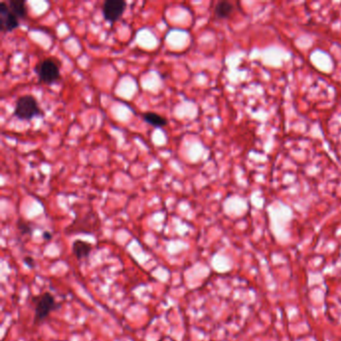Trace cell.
Instances as JSON below:
<instances>
[{
  "instance_id": "9",
  "label": "cell",
  "mask_w": 341,
  "mask_h": 341,
  "mask_svg": "<svg viewBox=\"0 0 341 341\" xmlns=\"http://www.w3.org/2000/svg\"><path fill=\"white\" fill-rule=\"evenodd\" d=\"M143 118L147 124L156 128H162L167 125V119L162 115L155 112H144Z\"/></svg>"
},
{
  "instance_id": "5",
  "label": "cell",
  "mask_w": 341,
  "mask_h": 341,
  "mask_svg": "<svg viewBox=\"0 0 341 341\" xmlns=\"http://www.w3.org/2000/svg\"><path fill=\"white\" fill-rule=\"evenodd\" d=\"M127 3L122 0H106L102 4V14L106 21L114 23L118 21L126 10Z\"/></svg>"
},
{
  "instance_id": "13",
  "label": "cell",
  "mask_w": 341,
  "mask_h": 341,
  "mask_svg": "<svg viewBox=\"0 0 341 341\" xmlns=\"http://www.w3.org/2000/svg\"><path fill=\"white\" fill-rule=\"evenodd\" d=\"M43 238L46 241H49L52 238V234L50 232H48V231H45V232H43Z\"/></svg>"
},
{
  "instance_id": "2",
  "label": "cell",
  "mask_w": 341,
  "mask_h": 341,
  "mask_svg": "<svg viewBox=\"0 0 341 341\" xmlns=\"http://www.w3.org/2000/svg\"><path fill=\"white\" fill-rule=\"evenodd\" d=\"M101 226V221L98 217V214L92 209L87 210L82 214H76L75 219L72 223L65 228V234H94Z\"/></svg>"
},
{
  "instance_id": "7",
  "label": "cell",
  "mask_w": 341,
  "mask_h": 341,
  "mask_svg": "<svg viewBox=\"0 0 341 341\" xmlns=\"http://www.w3.org/2000/svg\"><path fill=\"white\" fill-rule=\"evenodd\" d=\"M92 244L81 240V239H76L73 241L72 243V254L74 257L78 260V261H82L84 259H87L91 251H92Z\"/></svg>"
},
{
  "instance_id": "8",
  "label": "cell",
  "mask_w": 341,
  "mask_h": 341,
  "mask_svg": "<svg viewBox=\"0 0 341 341\" xmlns=\"http://www.w3.org/2000/svg\"><path fill=\"white\" fill-rule=\"evenodd\" d=\"M10 10L18 17V19H24L29 16L27 4L23 0H10L8 2Z\"/></svg>"
},
{
  "instance_id": "12",
  "label": "cell",
  "mask_w": 341,
  "mask_h": 341,
  "mask_svg": "<svg viewBox=\"0 0 341 341\" xmlns=\"http://www.w3.org/2000/svg\"><path fill=\"white\" fill-rule=\"evenodd\" d=\"M23 263H24L27 267L31 268V269H33V268L36 267L35 259H34L33 257H31V256H25L24 259H23Z\"/></svg>"
},
{
  "instance_id": "10",
  "label": "cell",
  "mask_w": 341,
  "mask_h": 341,
  "mask_svg": "<svg viewBox=\"0 0 341 341\" xmlns=\"http://www.w3.org/2000/svg\"><path fill=\"white\" fill-rule=\"evenodd\" d=\"M233 5L228 1H219L214 7L215 17L218 19H226L233 12Z\"/></svg>"
},
{
  "instance_id": "6",
  "label": "cell",
  "mask_w": 341,
  "mask_h": 341,
  "mask_svg": "<svg viewBox=\"0 0 341 341\" xmlns=\"http://www.w3.org/2000/svg\"><path fill=\"white\" fill-rule=\"evenodd\" d=\"M19 27L18 17L10 10L8 3L2 1L0 3V30L3 33L12 32Z\"/></svg>"
},
{
  "instance_id": "4",
  "label": "cell",
  "mask_w": 341,
  "mask_h": 341,
  "mask_svg": "<svg viewBox=\"0 0 341 341\" xmlns=\"http://www.w3.org/2000/svg\"><path fill=\"white\" fill-rule=\"evenodd\" d=\"M41 114L42 110L39 107L38 101L33 95L26 94L17 98L13 110V115L17 119L29 121Z\"/></svg>"
},
{
  "instance_id": "3",
  "label": "cell",
  "mask_w": 341,
  "mask_h": 341,
  "mask_svg": "<svg viewBox=\"0 0 341 341\" xmlns=\"http://www.w3.org/2000/svg\"><path fill=\"white\" fill-rule=\"evenodd\" d=\"M60 67L61 63L56 57H46L36 64L34 71L40 83L52 86L61 78Z\"/></svg>"
},
{
  "instance_id": "11",
  "label": "cell",
  "mask_w": 341,
  "mask_h": 341,
  "mask_svg": "<svg viewBox=\"0 0 341 341\" xmlns=\"http://www.w3.org/2000/svg\"><path fill=\"white\" fill-rule=\"evenodd\" d=\"M16 226H17V230L19 231V233L22 235V236H27V235H31L32 232H33V228H32V224L26 221V220H23V219H19L16 223Z\"/></svg>"
},
{
  "instance_id": "1",
  "label": "cell",
  "mask_w": 341,
  "mask_h": 341,
  "mask_svg": "<svg viewBox=\"0 0 341 341\" xmlns=\"http://www.w3.org/2000/svg\"><path fill=\"white\" fill-rule=\"evenodd\" d=\"M31 303L34 310V325H40L61 305L57 302L54 295L48 291L33 296L31 298Z\"/></svg>"
}]
</instances>
